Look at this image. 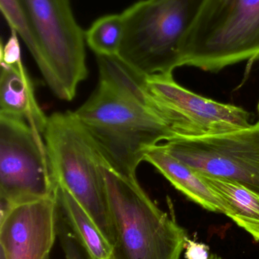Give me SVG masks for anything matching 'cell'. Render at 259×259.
<instances>
[{
  "label": "cell",
  "mask_w": 259,
  "mask_h": 259,
  "mask_svg": "<svg viewBox=\"0 0 259 259\" xmlns=\"http://www.w3.org/2000/svg\"><path fill=\"white\" fill-rule=\"evenodd\" d=\"M99 84L74 112L94 139L110 167L136 178L149 149L176 138L161 119L144 77L117 56H97Z\"/></svg>",
  "instance_id": "obj_1"
},
{
  "label": "cell",
  "mask_w": 259,
  "mask_h": 259,
  "mask_svg": "<svg viewBox=\"0 0 259 259\" xmlns=\"http://www.w3.org/2000/svg\"><path fill=\"white\" fill-rule=\"evenodd\" d=\"M114 232L110 259H180L187 231L163 211L136 178L103 167Z\"/></svg>",
  "instance_id": "obj_2"
},
{
  "label": "cell",
  "mask_w": 259,
  "mask_h": 259,
  "mask_svg": "<svg viewBox=\"0 0 259 259\" xmlns=\"http://www.w3.org/2000/svg\"><path fill=\"white\" fill-rule=\"evenodd\" d=\"M205 0H141L121 14L118 57L141 75L171 74L182 66V49Z\"/></svg>",
  "instance_id": "obj_3"
},
{
  "label": "cell",
  "mask_w": 259,
  "mask_h": 259,
  "mask_svg": "<svg viewBox=\"0 0 259 259\" xmlns=\"http://www.w3.org/2000/svg\"><path fill=\"white\" fill-rule=\"evenodd\" d=\"M44 137L57 184L74 196L113 246L103 173L109 164L100 148L72 112L48 117Z\"/></svg>",
  "instance_id": "obj_4"
},
{
  "label": "cell",
  "mask_w": 259,
  "mask_h": 259,
  "mask_svg": "<svg viewBox=\"0 0 259 259\" xmlns=\"http://www.w3.org/2000/svg\"><path fill=\"white\" fill-rule=\"evenodd\" d=\"M259 59V0H205L189 30L182 66L220 71Z\"/></svg>",
  "instance_id": "obj_5"
},
{
  "label": "cell",
  "mask_w": 259,
  "mask_h": 259,
  "mask_svg": "<svg viewBox=\"0 0 259 259\" xmlns=\"http://www.w3.org/2000/svg\"><path fill=\"white\" fill-rule=\"evenodd\" d=\"M36 40L33 58L52 92L74 99L88 76L85 33L73 15L69 0H21Z\"/></svg>",
  "instance_id": "obj_6"
},
{
  "label": "cell",
  "mask_w": 259,
  "mask_h": 259,
  "mask_svg": "<svg viewBox=\"0 0 259 259\" xmlns=\"http://www.w3.org/2000/svg\"><path fill=\"white\" fill-rule=\"evenodd\" d=\"M57 186L44 135L0 116L1 211L54 196Z\"/></svg>",
  "instance_id": "obj_7"
},
{
  "label": "cell",
  "mask_w": 259,
  "mask_h": 259,
  "mask_svg": "<svg viewBox=\"0 0 259 259\" xmlns=\"http://www.w3.org/2000/svg\"><path fill=\"white\" fill-rule=\"evenodd\" d=\"M161 146L201 175L237 183L259 193V121L224 134L175 138Z\"/></svg>",
  "instance_id": "obj_8"
},
{
  "label": "cell",
  "mask_w": 259,
  "mask_h": 259,
  "mask_svg": "<svg viewBox=\"0 0 259 259\" xmlns=\"http://www.w3.org/2000/svg\"><path fill=\"white\" fill-rule=\"evenodd\" d=\"M144 81L160 117L176 138L215 135L252 125L244 109L198 95L176 83L173 74L144 77Z\"/></svg>",
  "instance_id": "obj_9"
},
{
  "label": "cell",
  "mask_w": 259,
  "mask_h": 259,
  "mask_svg": "<svg viewBox=\"0 0 259 259\" xmlns=\"http://www.w3.org/2000/svg\"><path fill=\"white\" fill-rule=\"evenodd\" d=\"M56 194L1 211L0 252L5 259H45L57 237Z\"/></svg>",
  "instance_id": "obj_10"
},
{
  "label": "cell",
  "mask_w": 259,
  "mask_h": 259,
  "mask_svg": "<svg viewBox=\"0 0 259 259\" xmlns=\"http://www.w3.org/2000/svg\"><path fill=\"white\" fill-rule=\"evenodd\" d=\"M0 116L23 121L42 135L45 132L48 117L36 101L33 83L21 61L1 63Z\"/></svg>",
  "instance_id": "obj_11"
},
{
  "label": "cell",
  "mask_w": 259,
  "mask_h": 259,
  "mask_svg": "<svg viewBox=\"0 0 259 259\" xmlns=\"http://www.w3.org/2000/svg\"><path fill=\"white\" fill-rule=\"evenodd\" d=\"M144 161L156 167L170 184L190 200L212 212L226 214L225 206L201 175L169 154L161 144L147 151Z\"/></svg>",
  "instance_id": "obj_12"
},
{
  "label": "cell",
  "mask_w": 259,
  "mask_h": 259,
  "mask_svg": "<svg viewBox=\"0 0 259 259\" xmlns=\"http://www.w3.org/2000/svg\"><path fill=\"white\" fill-rule=\"evenodd\" d=\"M199 175L223 204L225 214L259 241V193L237 183Z\"/></svg>",
  "instance_id": "obj_13"
},
{
  "label": "cell",
  "mask_w": 259,
  "mask_h": 259,
  "mask_svg": "<svg viewBox=\"0 0 259 259\" xmlns=\"http://www.w3.org/2000/svg\"><path fill=\"white\" fill-rule=\"evenodd\" d=\"M56 198L65 222L94 259H110L113 247L74 196L58 184Z\"/></svg>",
  "instance_id": "obj_14"
},
{
  "label": "cell",
  "mask_w": 259,
  "mask_h": 259,
  "mask_svg": "<svg viewBox=\"0 0 259 259\" xmlns=\"http://www.w3.org/2000/svg\"><path fill=\"white\" fill-rule=\"evenodd\" d=\"M120 15H108L97 19L85 33V40L97 56H118L123 37Z\"/></svg>",
  "instance_id": "obj_15"
},
{
  "label": "cell",
  "mask_w": 259,
  "mask_h": 259,
  "mask_svg": "<svg viewBox=\"0 0 259 259\" xmlns=\"http://www.w3.org/2000/svg\"><path fill=\"white\" fill-rule=\"evenodd\" d=\"M0 7L11 29L25 42L33 56L36 50V40L21 0H0Z\"/></svg>",
  "instance_id": "obj_16"
},
{
  "label": "cell",
  "mask_w": 259,
  "mask_h": 259,
  "mask_svg": "<svg viewBox=\"0 0 259 259\" xmlns=\"http://www.w3.org/2000/svg\"><path fill=\"white\" fill-rule=\"evenodd\" d=\"M57 237L65 259H94L76 237L58 206Z\"/></svg>",
  "instance_id": "obj_17"
},
{
  "label": "cell",
  "mask_w": 259,
  "mask_h": 259,
  "mask_svg": "<svg viewBox=\"0 0 259 259\" xmlns=\"http://www.w3.org/2000/svg\"><path fill=\"white\" fill-rule=\"evenodd\" d=\"M12 30V29H11ZM1 63L13 65L21 61V48L18 41V33L14 30L11 32V36L5 45L1 46Z\"/></svg>",
  "instance_id": "obj_18"
},
{
  "label": "cell",
  "mask_w": 259,
  "mask_h": 259,
  "mask_svg": "<svg viewBox=\"0 0 259 259\" xmlns=\"http://www.w3.org/2000/svg\"><path fill=\"white\" fill-rule=\"evenodd\" d=\"M185 257L187 259H208L209 247L203 243L187 240Z\"/></svg>",
  "instance_id": "obj_19"
},
{
  "label": "cell",
  "mask_w": 259,
  "mask_h": 259,
  "mask_svg": "<svg viewBox=\"0 0 259 259\" xmlns=\"http://www.w3.org/2000/svg\"><path fill=\"white\" fill-rule=\"evenodd\" d=\"M208 259H222L221 257L217 255V254H211Z\"/></svg>",
  "instance_id": "obj_20"
},
{
  "label": "cell",
  "mask_w": 259,
  "mask_h": 259,
  "mask_svg": "<svg viewBox=\"0 0 259 259\" xmlns=\"http://www.w3.org/2000/svg\"><path fill=\"white\" fill-rule=\"evenodd\" d=\"M0 259H5L4 255H3L1 252H0Z\"/></svg>",
  "instance_id": "obj_21"
},
{
  "label": "cell",
  "mask_w": 259,
  "mask_h": 259,
  "mask_svg": "<svg viewBox=\"0 0 259 259\" xmlns=\"http://www.w3.org/2000/svg\"><path fill=\"white\" fill-rule=\"evenodd\" d=\"M45 259H50V255H49L48 256H47V258H46Z\"/></svg>",
  "instance_id": "obj_22"
},
{
  "label": "cell",
  "mask_w": 259,
  "mask_h": 259,
  "mask_svg": "<svg viewBox=\"0 0 259 259\" xmlns=\"http://www.w3.org/2000/svg\"><path fill=\"white\" fill-rule=\"evenodd\" d=\"M258 112H259V103H258Z\"/></svg>",
  "instance_id": "obj_23"
}]
</instances>
